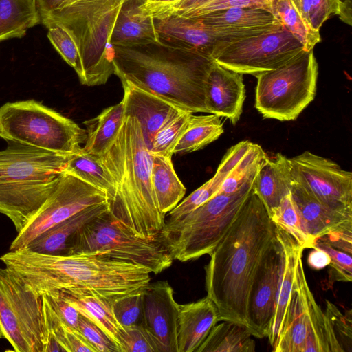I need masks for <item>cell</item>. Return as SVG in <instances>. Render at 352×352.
Returning a JSON list of instances; mask_svg holds the SVG:
<instances>
[{
    "mask_svg": "<svg viewBox=\"0 0 352 352\" xmlns=\"http://www.w3.org/2000/svg\"><path fill=\"white\" fill-rule=\"evenodd\" d=\"M47 29V37L52 45L65 61L75 70L82 84L83 81V69L79 51L75 41L69 34L60 26L54 25Z\"/></svg>",
    "mask_w": 352,
    "mask_h": 352,
    "instance_id": "obj_44",
    "label": "cell"
},
{
    "mask_svg": "<svg viewBox=\"0 0 352 352\" xmlns=\"http://www.w3.org/2000/svg\"><path fill=\"white\" fill-rule=\"evenodd\" d=\"M192 113L181 110L155 134L150 152L172 157L173 149L186 130Z\"/></svg>",
    "mask_w": 352,
    "mask_h": 352,
    "instance_id": "obj_42",
    "label": "cell"
},
{
    "mask_svg": "<svg viewBox=\"0 0 352 352\" xmlns=\"http://www.w3.org/2000/svg\"><path fill=\"white\" fill-rule=\"evenodd\" d=\"M195 19H200L223 43L261 35L283 26L270 12L248 7L217 10Z\"/></svg>",
    "mask_w": 352,
    "mask_h": 352,
    "instance_id": "obj_18",
    "label": "cell"
},
{
    "mask_svg": "<svg viewBox=\"0 0 352 352\" xmlns=\"http://www.w3.org/2000/svg\"><path fill=\"white\" fill-rule=\"evenodd\" d=\"M272 0H177L168 4L144 7L153 17L175 14L188 18H199L210 12L231 8H254L271 10Z\"/></svg>",
    "mask_w": 352,
    "mask_h": 352,
    "instance_id": "obj_31",
    "label": "cell"
},
{
    "mask_svg": "<svg viewBox=\"0 0 352 352\" xmlns=\"http://www.w3.org/2000/svg\"><path fill=\"white\" fill-rule=\"evenodd\" d=\"M42 302L49 336L53 337L65 352H96L78 329L64 323L45 302Z\"/></svg>",
    "mask_w": 352,
    "mask_h": 352,
    "instance_id": "obj_40",
    "label": "cell"
},
{
    "mask_svg": "<svg viewBox=\"0 0 352 352\" xmlns=\"http://www.w3.org/2000/svg\"><path fill=\"white\" fill-rule=\"evenodd\" d=\"M0 138L10 142L64 154L79 151L87 133L72 120L35 100L0 107Z\"/></svg>",
    "mask_w": 352,
    "mask_h": 352,
    "instance_id": "obj_9",
    "label": "cell"
},
{
    "mask_svg": "<svg viewBox=\"0 0 352 352\" xmlns=\"http://www.w3.org/2000/svg\"><path fill=\"white\" fill-rule=\"evenodd\" d=\"M327 301L325 314L330 322L333 333L344 352L345 347L351 352L352 349V311L346 310L343 314L338 308L329 300Z\"/></svg>",
    "mask_w": 352,
    "mask_h": 352,
    "instance_id": "obj_47",
    "label": "cell"
},
{
    "mask_svg": "<svg viewBox=\"0 0 352 352\" xmlns=\"http://www.w3.org/2000/svg\"><path fill=\"white\" fill-rule=\"evenodd\" d=\"M64 173L71 174L104 191L110 200L114 192L113 182L98 156L86 152L82 147L72 154Z\"/></svg>",
    "mask_w": 352,
    "mask_h": 352,
    "instance_id": "obj_37",
    "label": "cell"
},
{
    "mask_svg": "<svg viewBox=\"0 0 352 352\" xmlns=\"http://www.w3.org/2000/svg\"><path fill=\"white\" fill-rule=\"evenodd\" d=\"M59 292L80 315L103 331L121 352L120 335L124 327L114 315L111 302L93 294L71 291Z\"/></svg>",
    "mask_w": 352,
    "mask_h": 352,
    "instance_id": "obj_29",
    "label": "cell"
},
{
    "mask_svg": "<svg viewBox=\"0 0 352 352\" xmlns=\"http://www.w3.org/2000/svg\"><path fill=\"white\" fill-rule=\"evenodd\" d=\"M214 63L201 54L160 43L113 46V74L191 113H208L205 88Z\"/></svg>",
    "mask_w": 352,
    "mask_h": 352,
    "instance_id": "obj_4",
    "label": "cell"
},
{
    "mask_svg": "<svg viewBox=\"0 0 352 352\" xmlns=\"http://www.w3.org/2000/svg\"><path fill=\"white\" fill-rule=\"evenodd\" d=\"M266 156L263 148L253 143L224 179L218 193L231 194L236 192L258 171Z\"/></svg>",
    "mask_w": 352,
    "mask_h": 352,
    "instance_id": "obj_41",
    "label": "cell"
},
{
    "mask_svg": "<svg viewBox=\"0 0 352 352\" xmlns=\"http://www.w3.org/2000/svg\"><path fill=\"white\" fill-rule=\"evenodd\" d=\"M42 301L66 324L78 329L80 314L60 294L59 291L43 294Z\"/></svg>",
    "mask_w": 352,
    "mask_h": 352,
    "instance_id": "obj_49",
    "label": "cell"
},
{
    "mask_svg": "<svg viewBox=\"0 0 352 352\" xmlns=\"http://www.w3.org/2000/svg\"><path fill=\"white\" fill-rule=\"evenodd\" d=\"M4 338V334H3V329H2V327L0 324V339L1 338Z\"/></svg>",
    "mask_w": 352,
    "mask_h": 352,
    "instance_id": "obj_54",
    "label": "cell"
},
{
    "mask_svg": "<svg viewBox=\"0 0 352 352\" xmlns=\"http://www.w3.org/2000/svg\"><path fill=\"white\" fill-rule=\"evenodd\" d=\"M0 261L38 296L78 292L113 302L143 289L151 279V270L144 266L96 255H54L24 248L10 250Z\"/></svg>",
    "mask_w": 352,
    "mask_h": 352,
    "instance_id": "obj_2",
    "label": "cell"
},
{
    "mask_svg": "<svg viewBox=\"0 0 352 352\" xmlns=\"http://www.w3.org/2000/svg\"><path fill=\"white\" fill-rule=\"evenodd\" d=\"M78 330L96 352H120L117 345L103 331L80 314Z\"/></svg>",
    "mask_w": 352,
    "mask_h": 352,
    "instance_id": "obj_48",
    "label": "cell"
},
{
    "mask_svg": "<svg viewBox=\"0 0 352 352\" xmlns=\"http://www.w3.org/2000/svg\"><path fill=\"white\" fill-rule=\"evenodd\" d=\"M243 75L214 61L205 88V104L208 113L225 117L232 124H236L245 98Z\"/></svg>",
    "mask_w": 352,
    "mask_h": 352,
    "instance_id": "obj_21",
    "label": "cell"
},
{
    "mask_svg": "<svg viewBox=\"0 0 352 352\" xmlns=\"http://www.w3.org/2000/svg\"><path fill=\"white\" fill-rule=\"evenodd\" d=\"M0 324L16 352H45L49 333L42 296L6 267H0Z\"/></svg>",
    "mask_w": 352,
    "mask_h": 352,
    "instance_id": "obj_11",
    "label": "cell"
},
{
    "mask_svg": "<svg viewBox=\"0 0 352 352\" xmlns=\"http://www.w3.org/2000/svg\"><path fill=\"white\" fill-rule=\"evenodd\" d=\"M220 116L192 115L188 127L173 149V154H185L203 148L223 133Z\"/></svg>",
    "mask_w": 352,
    "mask_h": 352,
    "instance_id": "obj_36",
    "label": "cell"
},
{
    "mask_svg": "<svg viewBox=\"0 0 352 352\" xmlns=\"http://www.w3.org/2000/svg\"><path fill=\"white\" fill-rule=\"evenodd\" d=\"M120 343L121 352H158L153 339L143 325L124 327Z\"/></svg>",
    "mask_w": 352,
    "mask_h": 352,
    "instance_id": "obj_46",
    "label": "cell"
},
{
    "mask_svg": "<svg viewBox=\"0 0 352 352\" xmlns=\"http://www.w3.org/2000/svg\"><path fill=\"white\" fill-rule=\"evenodd\" d=\"M318 65L314 50H303L282 66L255 77V107L265 118L295 120L313 101Z\"/></svg>",
    "mask_w": 352,
    "mask_h": 352,
    "instance_id": "obj_10",
    "label": "cell"
},
{
    "mask_svg": "<svg viewBox=\"0 0 352 352\" xmlns=\"http://www.w3.org/2000/svg\"><path fill=\"white\" fill-rule=\"evenodd\" d=\"M146 1H124L111 34L110 44L112 47L160 43L154 18L142 8Z\"/></svg>",
    "mask_w": 352,
    "mask_h": 352,
    "instance_id": "obj_23",
    "label": "cell"
},
{
    "mask_svg": "<svg viewBox=\"0 0 352 352\" xmlns=\"http://www.w3.org/2000/svg\"><path fill=\"white\" fill-rule=\"evenodd\" d=\"M276 238L282 252L274 311L267 338L272 351L280 338L287 302L291 295L297 261L304 249L287 233L276 227Z\"/></svg>",
    "mask_w": 352,
    "mask_h": 352,
    "instance_id": "obj_24",
    "label": "cell"
},
{
    "mask_svg": "<svg viewBox=\"0 0 352 352\" xmlns=\"http://www.w3.org/2000/svg\"><path fill=\"white\" fill-rule=\"evenodd\" d=\"M304 50L285 28L217 46L212 59L221 66L242 74L256 75L276 69Z\"/></svg>",
    "mask_w": 352,
    "mask_h": 352,
    "instance_id": "obj_12",
    "label": "cell"
},
{
    "mask_svg": "<svg viewBox=\"0 0 352 352\" xmlns=\"http://www.w3.org/2000/svg\"><path fill=\"white\" fill-rule=\"evenodd\" d=\"M331 259L329 254L322 250L313 248L307 257L308 265L314 270H322L329 266Z\"/></svg>",
    "mask_w": 352,
    "mask_h": 352,
    "instance_id": "obj_50",
    "label": "cell"
},
{
    "mask_svg": "<svg viewBox=\"0 0 352 352\" xmlns=\"http://www.w3.org/2000/svg\"><path fill=\"white\" fill-rule=\"evenodd\" d=\"M252 142L245 140L230 148L223 156L214 175L194 190L168 212L165 222L178 221L218 194L221 183L232 168L248 152Z\"/></svg>",
    "mask_w": 352,
    "mask_h": 352,
    "instance_id": "obj_27",
    "label": "cell"
},
{
    "mask_svg": "<svg viewBox=\"0 0 352 352\" xmlns=\"http://www.w3.org/2000/svg\"><path fill=\"white\" fill-rule=\"evenodd\" d=\"M313 248L324 250L330 257L329 284L352 280V227L317 237Z\"/></svg>",
    "mask_w": 352,
    "mask_h": 352,
    "instance_id": "obj_30",
    "label": "cell"
},
{
    "mask_svg": "<svg viewBox=\"0 0 352 352\" xmlns=\"http://www.w3.org/2000/svg\"><path fill=\"white\" fill-rule=\"evenodd\" d=\"M294 177L289 158L280 153L266 156L254 182V188L270 217L284 197L291 193Z\"/></svg>",
    "mask_w": 352,
    "mask_h": 352,
    "instance_id": "obj_26",
    "label": "cell"
},
{
    "mask_svg": "<svg viewBox=\"0 0 352 352\" xmlns=\"http://www.w3.org/2000/svg\"><path fill=\"white\" fill-rule=\"evenodd\" d=\"M270 219L276 227L291 236L304 250L312 249L314 241L306 230L300 210L291 193L283 197Z\"/></svg>",
    "mask_w": 352,
    "mask_h": 352,
    "instance_id": "obj_39",
    "label": "cell"
},
{
    "mask_svg": "<svg viewBox=\"0 0 352 352\" xmlns=\"http://www.w3.org/2000/svg\"><path fill=\"white\" fill-rule=\"evenodd\" d=\"M216 324L196 352H254L256 344L249 328L232 321Z\"/></svg>",
    "mask_w": 352,
    "mask_h": 352,
    "instance_id": "obj_34",
    "label": "cell"
},
{
    "mask_svg": "<svg viewBox=\"0 0 352 352\" xmlns=\"http://www.w3.org/2000/svg\"><path fill=\"white\" fill-rule=\"evenodd\" d=\"M305 23L320 32L323 23L340 12V0H290Z\"/></svg>",
    "mask_w": 352,
    "mask_h": 352,
    "instance_id": "obj_43",
    "label": "cell"
},
{
    "mask_svg": "<svg viewBox=\"0 0 352 352\" xmlns=\"http://www.w3.org/2000/svg\"><path fill=\"white\" fill-rule=\"evenodd\" d=\"M108 210L109 202L87 208L52 227L25 248L39 253L64 255L66 245L74 232Z\"/></svg>",
    "mask_w": 352,
    "mask_h": 352,
    "instance_id": "obj_28",
    "label": "cell"
},
{
    "mask_svg": "<svg viewBox=\"0 0 352 352\" xmlns=\"http://www.w3.org/2000/svg\"><path fill=\"white\" fill-rule=\"evenodd\" d=\"M11 143L0 151V213L19 233L54 192L71 155Z\"/></svg>",
    "mask_w": 352,
    "mask_h": 352,
    "instance_id": "obj_5",
    "label": "cell"
},
{
    "mask_svg": "<svg viewBox=\"0 0 352 352\" xmlns=\"http://www.w3.org/2000/svg\"><path fill=\"white\" fill-rule=\"evenodd\" d=\"M294 181L313 197L333 209L352 212V173L310 151L289 158Z\"/></svg>",
    "mask_w": 352,
    "mask_h": 352,
    "instance_id": "obj_15",
    "label": "cell"
},
{
    "mask_svg": "<svg viewBox=\"0 0 352 352\" xmlns=\"http://www.w3.org/2000/svg\"><path fill=\"white\" fill-rule=\"evenodd\" d=\"M281 248L276 239L265 253L251 287L247 326L252 336L267 338L273 319L281 264Z\"/></svg>",
    "mask_w": 352,
    "mask_h": 352,
    "instance_id": "obj_16",
    "label": "cell"
},
{
    "mask_svg": "<svg viewBox=\"0 0 352 352\" xmlns=\"http://www.w3.org/2000/svg\"><path fill=\"white\" fill-rule=\"evenodd\" d=\"M326 333L327 316L309 287L300 254L283 329L273 351L302 352L305 341L312 345L320 344L324 341Z\"/></svg>",
    "mask_w": 352,
    "mask_h": 352,
    "instance_id": "obj_14",
    "label": "cell"
},
{
    "mask_svg": "<svg viewBox=\"0 0 352 352\" xmlns=\"http://www.w3.org/2000/svg\"><path fill=\"white\" fill-rule=\"evenodd\" d=\"M291 195L314 241L324 234L352 227V212L340 211L320 203L294 179Z\"/></svg>",
    "mask_w": 352,
    "mask_h": 352,
    "instance_id": "obj_25",
    "label": "cell"
},
{
    "mask_svg": "<svg viewBox=\"0 0 352 352\" xmlns=\"http://www.w3.org/2000/svg\"><path fill=\"white\" fill-rule=\"evenodd\" d=\"M124 102L104 109L96 117L84 122L87 138L82 148L98 156L110 146L120 131L124 119Z\"/></svg>",
    "mask_w": 352,
    "mask_h": 352,
    "instance_id": "obj_32",
    "label": "cell"
},
{
    "mask_svg": "<svg viewBox=\"0 0 352 352\" xmlns=\"http://www.w3.org/2000/svg\"><path fill=\"white\" fill-rule=\"evenodd\" d=\"M154 18L160 43L211 58L221 43L199 19L167 14Z\"/></svg>",
    "mask_w": 352,
    "mask_h": 352,
    "instance_id": "obj_19",
    "label": "cell"
},
{
    "mask_svg": "<svg viewBox=\"0 0 352 352\" xmlns=\"http://www.w3.org/2000/svg\"><path fill=\"white\" fill-rule=\"evenodd\" d=\"M171 158L153 155L151 181L159 209L164 214L173 210L186 193V188L176 174Z\"/></svg>",
    "mask_w": 352,
    "mask_h": 352,
    "instance_id": "obj_33",
    "label": "cell"
},
{
    "mask_svg": "<svg viewBox=\"0 0 352 352\" xmlns=\"http://www.w3.org/2000/svg\"><path fill=\"white\" fill-rule=\"evenodd\" d=\"M177 0H146L143 6H158L170 3Z\"/></svg>",
    "mask_w": 352,
    "mask_h": 352,
    "instance_id": "obj_53",
    "label": "cell"
},
{
    "mask_svg": "<svg viewBox=\"0 0 352 352\" xmlns=\"http://www.w3.org/2000/svg\"><path fill=\"white\" fill-rule=\"evenodd\" d=\"M122 85L124 116L139 121L146 146L151 151L155 134L184 109L129 82H122Z\"/></svg>",
    "mask_w": 352,
    "mask_h": 352,
    "instance_id": "obj_20",
    "label": "cell"
},
{
    "mask_svg": "<svg viewBox=\"0 0 352 352\" xmlns=\"http://www.w3.org/2000/svg\"><path fill=\"white\" fill-rule=\"evenodd\" d=\"M124 1L74 0L40 17L47 28L60 26L75 41L82 65V85H104L113 74L110 36Z\"/></svg>",
    "mask_w": 352,
    "mask_h": 352,
    "instance_id": "obj_6",
    "label": "cell"
},
{
    "mask_svg": "<svg viewBox=\"0 0 352 352\" xmlns=\"http://www.w3.org/2000/svg\"><path fill=\"white\" fill-rule=\"evenodd\" d=\"M270 12L303 45L304 50H314L321 41L320 32L305 23L290 0H272Z\"/></svg>",
    "mask_w": 352,
    "mask_h": 352,
    "instance_id": "obj_38",
    "label": "cell"
},
{
    "mask_svg": "<svg viewBox=\"0 0 352 352\" xmlns=\"http://www.w3.org/2000/svg\"><path fill=\"white\" fill-rule=\"evenodd\" d=\"M221 322L214 302L206 296L197 301L180 305L178 316V352H196L210 330Z\"/></svg>",
    "mask_w": 352,
    "mask_h": 352,
    "instance_id": "obj_22",
    "label": "cell"
},
{
    "mask_svg": "<svg viewBox=\"0 0 352 352\" xmlns=\"http://www.w3.org/2000/svg\"><path fill=\"white\" fill-rule=\"evenodd\" d=\"M143 289L117 298L112 302L114 315L123 327L142 325Z\"/></svg>",
    "mask_w": 352,
    "mask_h": 352,
    "instance_id": "obj_45",
    "label": "cell"
},
{
    "mask_svg": "<svg viewBox=\"0 0 352 352\" xmlns=\"http://www.w3.org/2000/svg\"><path fill=\"white\" fill-rule=\"evenodd\" d=\"M143 327L153 339L158 352H178L177 329L180 305L165 280L149 283L142 292Z\"/></svg>",
    "mask_w": 352,
    "mask_h": 352,
    "instance_id": "obj_17",
    "label": "cell"
},
{
    "mask_svg": "<svg viewBox=\"0 0 352 352\" xmlns=\"http://www.w3.org/2000/svg\"><path fill=\"white\" fill-rule=\"evenodd\" d=\"M109 202L107 193L64 173L52 195L25 227L18 233L10 250L27 247L42 234L79 212Z\"/></svg>",
    "mask_w": 352,
    "mask_h": 352,
    "instance_id": "obj_13",
    "label": "cell"
},
{
    "mask_svg": "<svg viewBox=\"0 0 352 352\" xmlns=\"http://www.w3.org/2000/svg\"><path fill=\"white\" fill-rule=\"evenodd\" d=\"M38 23L35 0H0V42L21 38Z\"/></svg>",
    "mask_w": 352,
    "mask_h": 352,
    "instance_id": "obj_35",
    "label": "cell"
},
{
    "mask_svg": "<svg viewBox=\"0 0 352 352\" xmlns=\"http://www.w3.org/2000/svg\"><path fill=\"white\" fill-rule=\"evenodd\" d=\"M96 255L140 265L157 274L174 261L160 239L142 238L127 230L108 210L78 229L69 239L64 255Z\"/></svg>",
    "mask_w": 352,
    "mask_h": 352,
    "instance_id": "obj_8",
    "label": "cell"
},
{
    "mask_svg": "<svg viewBox=\"0 0 352 352\" xmlns=\"http://www.w3.org/2000/svg\"><path fill=\"white\" fill-rule=\"evenodd\" d=\"M257 173L236 192L218 193L181 219L165 222L159 237L173 260L186 262L212 252L250 195Z\"/></svg>",
    "mask_w": 352,
    "mask_h": 352,
    "instance_id": "obj_7",
    "label": "cell"
},
{
    "mask_svg": "<svg viewBox=\"0 0 352 352\" xmlns=\"http://www.w3.org/2000/svg\"><path fill=\"white\" fill-rule=\"evenodd\" d=\"M276 227L253 189L223 239L209 254L205 285L221 321L247 326L249 296L261 261L276 239ZM248 327V326H247Z\"/></svg>",
    "mask_w": 352,
    "mask_h": 352,
    "instance_id": "obj_1",
    "label": "cell"
},
{
    "mask_svg": "<svg viewBox=\"0 0 352 352\" xmlns=\"http://www.w3.org/2000/svg\"><path fill=\"white\" fill-rule=\"evenodd\" d=\"M114 186L109 200L111 214L127 230L142 238H156L165 224L151 181L153 155L139 121L125 116L116 137L98 156Z\"/></svg>",
    "mask_w": 352,
    "mask_h": 352,
    "instance_id": "obj_3",
    "label": "cell"
},
{
    "mask_svg": "<svg viewBox=\"0 0 352 352\" xmlns=\"http://www.w3.org/2000/svg\"><path fill=\"white\" fill-rule=\"evenodd\" d=\"M339 19L344 23L352 25L351 0H340Z\"/></svg>",
    "mask_w": 352,
    "mask_h": 352,
    "instance_id": "obj_52",
    "label": "cell"
},
{
    "mask_svg": "<svg viewBox=\"0 0 352 352\" xmlns=\"http://www.w3.org/2000/svg\"><path fill=\"white\" fill-rule=\"evenodd\" d=\"M39 16L72 3L74 0H35Z\"/></svg>",
    "mask_w": 352,
    "mask_h": 352,
    "instance_id": "obj_51",
    "label": "cell"
}]
</instances>
